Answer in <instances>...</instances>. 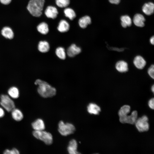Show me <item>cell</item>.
Masks as SVG:
<instances>
[{"label":"cell","mask_w":154,"mask_h":154,"mask_svg":"<svg viewBox=\"0 0 154 154\" xmlns=\"http://www.w3.org/2000/svg\"><path fill=\"white\" fill-rule=\"evenodd\" d=\"M148 73L149 75L153 79L154 78V66L152 65L148 70Z\"/></svg>","instance_id":"30"},{"label":"cell","mask_w":154,"mask_h":154,"mask_svg":"<svg viewBox=\"0 0 154 154\" xmlns=\"http://www.w3.org/2000/svg\"><path fill=\"white\" fill-rule=\"evenodd\" d=\"M109 2L112 4H118L120 2V0H108Z\"/></svg>","instance_id":"34"},{"label":"cell","mask_w":154,"mask_h":154,"mask_svg":"<svg viewBox=\"0 0 154 154\" xmlns=\"http://www.w3.org/2000/svg\"><path fill=\"white\" fill-rule=\"evenodd\" d=\"M121 21V24L122 27L124 28L130 26L132 24V21L130 17L127 15L122 16L120 18Z\"/></svg>","instance_id":"24"},{"label":"cell","mask_w":154,"mask_h":154,"mask_svg":"<svg viewBox=\"0 0 154 154\" xmlns=\"http://www.w3.org/2000/svg\"><path fill=\"white\" fill-rule=\"evenodd\" d=\"M37 29L40 33L46 35L48 33L49 29L48 24L44 22L40 23L37 27Z\"/></svg>","instance_id":"23"},{"label":"cell","mask_w":154,"mask_h":154,"mask_svg":"<svg viewBox=\"0 0 154 154\" xmlns=\"http://www.w3.org/2000/svg\"><path fill=\"white\" fill-rule=\"evenodd\" d=\"M56 5L60 8L67 7L70 3V0H56Z\"/></svg>","instance_id":"28"},{"label":"cell","mask_w":154,"mask_h":154,"mask_svg":"<svg viewBox=\"0 0 154 154\" xmlns=\"http://www.w3.org/2000/svg\"><path fill=\"white\" fill-rule=\"evenodd\" d=\"M154 98H152L150 99L148 102V105L149 107L151 109H154Z\"/></svg>","instance_id":"31"},{"label":"cell","mask_w":154,"mask_h":154,"mask_svg":"<svg viewBox=\"0 0 154 154\" xmlns=\"http://www.w3.org/2000/svg\"><path fill=\"white\" fill-rule=\"evenodd\" d=\"M154 5L152 2L145 4L142 7V10L143 13L147 15H150L154 12Z\"/></svg>","instance_id":"17"},{"label":"cell","mask_w":154,"mask_h":154,"mask_svg":"<svg viewBox=\"0 0 154 154\" xmlns=\"http://www.w3.org/2000/svg\"><path fill=\"white\" fill-rule=\"evenodd\" d=\"M137 119V112L136 111H133L130 115H127L119 117V120L122 123H127L131 124H135Z\"/></svg>","instance_id":"7"},{"label":"cell","mask_w":154,"mask_h":154,"mask_svg":"<svg viewBox=\"0 0 154 154\" xmlns=\"http://www.w3.org/2000/svg\"><path fill=\"white\" fill-rule=\"evenodd\" d=\"M81 51V48L75 44H72L67 50V54L70 57H73L80 53Z\"/></svg>","instance_id":"9"},{"label":"cell","mask_w":154,"mask_h":154,"mask_svg":"<svg viewBox=\"0 0 154 154\" xmlns=\"http://www.w3.org/2000/svg\"><path fill=\"white\" fill-rule=\"evenodd\" d=\"M38 50L42 53L48 52L50 49L49 43L46 41H41L38 44Z\"/></svg>","instance_id":"21"},{"label":"cell","mask_w":154,"mask_h":154,"mask_svg":"<svg viewBox=\"0 0 154 154\" xmlns=\"http://www.w3.org/2000/svg\"><path fill=\"white\" fill-rule=\"evenodd\" d=\"M35 84L38 85V92L42 97H51L56 94V89L45 81L38 79L35 82Z\"/></svg>","instance_id":"1"},{"label":"cell","mask_w":154,"mask_h":154,"mask_svg":"<svg viewBox=\"0 0 154 154\" xmlns=\"http://www.w3.org/2000/svg\"><path fill=\"white\" fill-rule=\"evenodd\" d=\"M154 36L152 37L150 39V41L152 45H154Z\"/></svg>","instance_id":"35"},{"label":"cell","mask_w":154,"mask_h":154,"mask_svg":"<svg viewBox=\"0 0 154 154\" xmlns=\"http://www.w3.org/2000/svg\"><path fill=\"white\" fill-rule=\"evenodd\" d=\"M11 0H0V2L2 4L7 5L9 4L11 2Z\"/></svg>","instance_id":"33"},{"label":"cell","mask_w":154,"mask_h":154,"mask_svg":"<svg viewBox=\"0 0 154 154\" xmlns=\"http://www.w3.org/2000/svg\"><path fill=\"white\" fill-rule=\"evenodd\" d=\"M31 126L34 130L42 131L45 128L44 122L42 119L38 118L32 122Z\"/></svg>","instance_id":"10"},{"label":"cell","mask_w":154,"mask_h":154,"mask_svg":"<svg viewBox=\"0 0 154 154\" xmlns=\"http://www.w3.org/2000/svg\"><path fill=\"white\" fill-rule=\"evenodd\" d=\"M5 114L4 109L2 107H0V118L4 117Z\"/></svg>","instance_id":"32"},{"label":"cell","mask_w":154,"mask_h":154,"mask_svg":"<svg viewBox=\"0 0 154 154\" xmlns=\"http://www.w3.org/2000/svg\"><path fill=\"white\" fill-rule=\"evenodd\" d=\"M45 0H30L27 8L33 16L39 17L42 14Z\"/></svg>","instance_id":"2"},{"label":"cell","mask_w":154,"mask_h":154,"mask_svg":"<svg viewBox=\"0 0 154 154\" xmlns=\"http://www.w3.org/2000/svg\"><path fill=\"white\" fill-rule=\"evenodd\" d=\"M58 131L62 135L66 136L73 133L75 130V128L72 124L66 123H64L60 121L58 124Z\"/></svg>","instance_id":"4"},{"label":"cell","mask_w":154,"mask_h":154,"mask_svg":"<svg viewBox=\"0 0 154 154\" xmlns=\"http://www.w3.org/2000/svg\"><path fill=\"white\" fill-rule=\"evenodd\" d=\"M65 15L70 19L72 20L76 17V15L74 11L70 8H66L64 10Z\"/></svg>","instance_id":"25"},{"label":"cell","mask_w":154,"mask_h":154,"mask_svg":"<svg viewBox=\"0 0 154 154\" xmlns=\"http://www.w3.org/2000/svg\"><path fill=\"white\" fill-rule=\"evenodd\" d=\"M9 96L12 99H16L19 96V92L18 88L15 86L10 88L8 91Z\"/></svg>","instance_id":"22"},{"label":"cell","mask_w":154,"mask_h":154,"mask_svg":"<svg viewBox=\"0 0 154 154\" xmlns=\"http://www.w3.org/2000/svg\"><path fill=\"white\" fill-rule=\"evenodd\" d=\"M32 134L35 138L43 141L47 145H51L52 143V136L51 133L49 132L44 131V130H34Z\"/></svg>","instance_id":"3"},{"label":"cell","mask_w":154,"mask_h":154,"mask_svg":"<svg viewBox=\"0 0 154 154\" xmlns=\"http://www.w3.org/2000/svg\"><path fill=\"white\" fill-rule=\"evenodd\" d=\"M91 23L90 17L86 15L80 18L78 21L80 27L82 28H86L87 26Z\"/></svg>","instance_id":"19"},{"label":"cell","mask_w":154,"mask_h":154,"mask_svg":"<svg viewBox=\"0 0 154 154\" xmlns=\"http://www.w3.org/2000/svg\"><path fill=\"white\" fill-rule=\"evenodd\" d=\"M115 67L116 70L121 72H126L128 70L127 63L123 60L118 61L116 64Z\"/></svg>","instance_id":"16"},{"label":"cell","mask_w":154,"mask_h":154,"mask_svg":"<svg viewBox=\"0 0 154 154\" xmlns=\"http://www.w3.org/2000/svg\"><path fill=\"white\" fill-rule=\"evenodd\" d=\"M88 112L91 114L98 115L101 111L100 107L96 104L94 103H90L87 107Z\"/></svg>","instance_id":"15"},{"label":"cell","mask_w":154,"mask_h":154,"mask_svg":"<svg viewBox=\"0 0 154 154\" xmlns=\"http://www.w3.org/2000/svg\"><path fill=\"white\" fill-rule=\"evenodd\" d=\"M70 27V25L68 22L65 20L62 19L60 21L57 29L60 32H66L69 30Z\"/></svg>","instance_id":"18"},{"label":"cell","mask_w":154,"mask_h":154,"mask_svg":"<svg viewBox=\"0 0 154 154\" xmlns=\"http://www.w3.org/2000/svg\"><path fill=\"white\" fill-rule=\"evenodd\" d=\"M130 106L128 105H125L122 106L118 112L119 117L127 115L130 112Z\"/></svg>","instance_id":"26"},{"label":"cell","mask_w":154,"mask_h":154,"mask_svg":"<svg viewBox=\"0 0 154 154\" xmlns=\"http://www.w3.org/2000/svg\"><path fill=\"white\" fill-rule=\"evenodd\" d=\"M11 112L12 117L15 121H20L23 119V114L19 109L15 108Z\"/></svg>","instance_id":"14"},{"label":"cell","mask_w":154,"mask_h":154,"mask_svg":"<svg viewBox=\"0 0 154 154\" xmlns=\"http://www.w3.org/2000/svg\"><path fill=\"white\" fill-rule=\"evenodd\" d=\"M44 13L48 18L54 19L57 17L58 14V11L56 7L52 6H49L46 8Z\"/></svg>","instance_id":"8"},{"label":"cell","mask_w":154,"mask_h":154,"mask_svg":"<svg viewBox=\"0 0 154 154\" xmlns=\"http://www.w3.org/2000/svg\"><path fill=\"white\" fill-rule=\"evenodd\" d=\"M78 144L76 141L73 139L70 140L67 147V151L70 154L80 153L77 151Z\"/></svg>","instance_id":"13"},{"label":"cell","mask_w":154,"mask_h":154,"mask_svg":"<svg viewBox=\"0 0 154 154\" xmlns=\"http://www.w3.org/2000/svg\"><path fill=\"white\" fill-rule=\"evenodd\" d=\"M133 62L135 66L140 69L143 68L146 64L145 60L140 56H135L133 60Z\"/></svg>","instance_id":"11"},{"label":"cell","mask_w":154,"mask_h":154,"mask_svg":"<svg viewBox=\"0 0 154 154\" xmlns=\"http://www.w3.org/2000/svg\"><path fill=\"white\" fill-rule=\"evenodd\" d=\"M19 151L15 148H13L11 150L6 149L3 152L4 154H19Z\"/></svg>","instance_id":"29"},{"label":"cell","mask_w":154,"mask_h":154,"mask_svg":"<svg viewBox=\"0 0 154 154\" xmlns=\"http://www.w3.org/2000/svg\"><path fill=\"white\" fill-rule=\"evenodd\" d=\"M0 98V105L7 112H11L15 108V105L14 101L9 95L2 94Z\"/></svg>","instance_id":"5"},{"label":"cell","mask_w":154,"mask_h":154,"mask_svg":"<svg viewBox=\"0 0 154 154\" xmlns=\"http://www.w3.org/2000/svg\"><path fill=\"white\" fill-rule=\"evenodd\" d=\"M56 56L60 59L64 60L66 58V53L64 48L59 47L56 48L55 51Z\"/></svg>","instance_id":"27"},{"label":"cell","mask_w":154,"mask_h":154,"mask_svg":"<svg viewBox=\"0 0 154 154\" xmlns=\"http://www.w3.org/2000/svg\"><path fill=\"white\" fill-rule=\"evenodd\" d=\"M2 35L5 38L9 39H12L14 37V33L12 29L9 27H4L1 31Z\"/></svg>","instance_id":"20"},{"label":"cell","mask_w":154,"mask_h":154,"mask_svg":"<svg viewBox=\"0 0 154 154\" xmlns=\"http://www.w3.org/2000/svg\"><path fill=\"white\" fill-rule=\"evenodd\" d=\"M148 121V118L145 115H144L137 119L135 124L138 131L143 132L148 130L149 125Z\"/></svg>","instance_id":"6"},{"label":"cell","mask_w":154,"mask_h":154,"mask_svg":"<svg viewBox=\"0 0 154 154\" xmlns=\"http://www.w3.org/2000/svg\"><path fill=\"white\" fill-rule=\"evenodd\" d=\"M151 90L153 93H154V86L153 85L151 87Z\"/></svg>","instance_id":"36"},{"label":"cell","mask_w":154,"mask_h":154,"mask_svg":"<svg viewBox=\"0 0 154 154\" xmlns=\"http://www.w3.org/2000/svg\"><path fill=\"white\" fill-rule=\"evenodd\" d=\"M145 19L144 17L140 14H136L134 16L133 21L134 24L137 27H143L145 25Z\"/></svg>","instance_id":"12"}]
</instances>
